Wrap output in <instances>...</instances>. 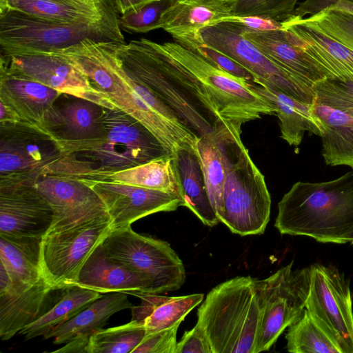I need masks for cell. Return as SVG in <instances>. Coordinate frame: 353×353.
I'll list each match as a JSON object with an SVG mask.
<instances>
[{
  "label": "cell",
  "mask_w": 353,
  "mask_h": 353,
  "mask_svg": "<svg viewBox=\"0 0 353 353\" xmlns=\"http://www.w3.org/2000/svg\"><path fill=\"white\" fill-rule=\"evenodd\" d=\"M0 261L12 279L34 284L43 279L39 260L1 236Z\"/></svg>",
  "instance_id": "37"
},
{
  "label": "cell",
  "mask_w": 353,
  "mask_h": 353,
  "mask_svg": "<svg viewBox=\"0 0 353 353\" xmlns=\"http://www.w3.org/2000/svg\"><path fill=\"white\" fill-rule=\"evenodd\" d=\"M172 157L183 206L191 210L204 225L215 226L220 221L212 205L197 153L183 150Z\"/></svg>",
  "instance_id": "25"
},
{
  "label": "cell",
  "mask_w": 353,
  "mask_h": 353,
  "mask_svg": "<svg viewBox=\"0 0 353 353\" xmlns=\"http://www.w3.org/2000/svg\"><path fill=\"white\" fill-rule=\"evenodd\" d=\"M203 297V294L163 296L143 321L146 334L180 325Z\"/></svg>",
  "instance_id": "36"
},
{
  "label": "cell",
  "mask_w": 353,
  "mask_h": 353,
  "mask_svg": "<svg viewBox=\"0 0 353 353\" xmlns=\"http://www.w3.org/2000/svg\"><path fill=\"white\" fill-rule=\"evenodd\" d=\"M69 23L101 25L121 32L119 21L80 0H8V8Z\"/></svg>",
  "instance_id": "27"
},
{
  "label": "cell",
  "mask_w": 353,
  "mask_h": 353,
  "mask_svg": "<svg viewBox=\"0 0 353 353\" xmlns=\"http://www.w3.org/2000/svg\"><path fill=\"white\" fill-rule=\"evenodd\" d=\"M145 335L144 325L134 320L122 325L101 329L90 337L87 353H132Z\"/></svg>",
  "instance_id": "35"
},
{
  "label": "cell",
  "mask_w": 353,
  "mask_h": 353,
  "mask_svg": "<svg viewBox=\"0 0 353 353\" xmlns=\"http://www.w3.org/2000/svg\"><path fill=\"white\" fill-rule=\"evenodd\" d=\"M281 24L288 39L314 61L328 79L353 81L352 50L294 17Z\"/></svg>",
  "instance_id": "22"
},
{
  "label": "cell",
  "mask_w": 353,
  "mask_h": 353,
  "mask_svg": "<svg viewBox=\"0 0 353 353\" xmlns=\"http://www.w3.org/2000/svg\"><path fill=\"white\" fill-rule=\"evenodd\" d=\"M110 46L123 65L198 137L227 122L203 85L161 43L142 38Z\"/></svg>",
  "instance_id": "2"
},
{
  "label": "cell",
  "mask_w": 353,
  "mask_h": 353,
  "mask_svg": "<svg viewBox=\"0 0 353 353\" xmlns=\"http://www.w3.org/2000/svg\"><path fill=\"white\" fill-rule=\"evenodd\" d=\"M232 125L233 123L225 122L215 131L200 137L196 145L208 194L219 219L222 212L226 176V140Z\"/></svg>",
  "instance_id": "31"
},
{
  "label": "cell",
  "mask_w": 353,
  "mask_h": 353,
  "mask_svg": "<svg viewBox=\"0 0 353 353\" xmlns=\"http://www.w3.org/2000/svg\"><path fill=\"white\" fill-rule=\"evenodd\" d=\"M256 90L275 106L279 120L281 137L290 145L297 147L305 132L321 136L323 126L313 110V105L303 103L283 92L254 83Z\"/></svg>",
  "instance_id": "29"
},
{
  "label": "cell",
  "mask_w": 353,
  "mask_h": 353,
  "mask_svg": "<svg viewBox=\"0 0 353 353\" xmlns=\"http://www.w3.org/2000/svg\"><path fill=\"white\" fill-rule=\"evenodd\" d=\"M118 109L148 129L170 154L196 152L199 139L147 85L131 73L110 42L85 39L58 52Z\"/></svg>",
  "instance_id": "1"
},
{
  "label": "cell",
  "mask_w": 353,
  "mask_h": 353,
  "mask_svg": "<svg viewBox=\"0 0 353 353\" xmlns=\"http://www.w3.org/2000/svg\"><path fill=\"white\" fill-rule=\"evenodd\" d=\"M101 244L109 257L148 278L152 293L176 290L185 283L184 265L166 241L128 225L112 229Z\"/></svg>",
  "instance_id": "10"
},
{
  "label": "cell",
  "mask_w": 353,
  "mask_h": 353,
  "mask_svg": "<svg viewBox=\"0 0 353 353\" xmlns=\"http://www.w3.org/2000/svg\"><path fill=\"white\" fill-rule=\"evenodd\" d=\"M85 39L125 43L121 32L101 25L52 21L9 8L0 12L1 56L56 53Z\"/></svg>",
  "instance_id": "6"
},
{
  "label": "cell",
  "mask_w": 353,
  "mask_h": 353,
  "mask_svg": "<svg viewBox=\"0 0 353 353\" xmlns=\"http://www.w3.org/2000/svg\"><path fill=\"white\" fill-rule=\"evenodd\" d=\"M52 291L43 279L34 284L12 279L1 265V339H10L35 321L44 311V305Z\"/></svg>",
  "instance_id": "20"
},
{
  "label": "cell",
  "mask_w": 353,
  "mask_h": 353,
  "mask_svg": "<svg viewBox=\"0 0 353 353\" xmlns=\"http://www.w3.org/2000/svg\"><path fill=\"white\" fill-rule=\"evenodd\" d=\"M345 1H349V2L352 3H353V0H345Z\"/></svg>",
  "instance_id": "50"
},
{
  "label": "cell",
  "mask_w": 353,
  "mask_h": 353,
  "mask_svg": "<svg viewBox=\"0 0 353 353\" xmlns=\"http://www.w3.org/2000/svg\"><path fill=\"white\" fill-rule=\"evenodd\" d=\"M134 305L122 292L108 293L97 299L68 321L53 329L43 336L54 339V343H66L72 339L88 343L90 337L103 329L108 319L114 314L131 309Z\"/></svg>",
  "instance_id": "26"
},
{
  "label": "cell",
  "mask_w": 353,
  "mask_h": 353,
  "mask_svg": "<svg viewBox=\"0 0 353 353\" xmlns=\"http://www.w3.org/2000/svg\"><path fill=\"white\" fill-rule=\"evenodd\" d=\"M292 17L303 19L325 8L337 9L353 14V3L345 0H305L298 4Z\"/></svg>",
  "instance_id": "45"
},
{
  "label": "cell",
  "mask_w": 353,
  "mask_h": 353,
  "mask_svg": "<svg viewBox=\"0 0 353 353\" xmlns=\"http://www.w3.org/2000/svg\"><path fill=\"white\" fill-rule=\"evenodd\" d=\"M232 15L259 16L283 22L290 19L298 0H230Z\"/></svg>",
  "instance_id": "40"
},
{
  "label": "cell",
  "mask_w": 353,
  "mask_h": 353,
  "mask_svg": "<svg viewBox=\"0 0 353 353\" xmlns=\"http://www.w3.org/2000/svg\"><path fill=\"white\" fill-rule=\"evenodd\" d=\"M117 10L121 14L136 10L155 0H114Z\"/></svg>",
  "instance_id": "48"
},
{
  "label": "cell",
  "mask_w": 353,
  "mask_h": 353,
  "mask_svg": "<svg viewBox=\"0 0 353 353\" xmlns=\"http://www.w3.org/2000/svg\"><path fill=\"white\" fill-rule=\"evenodd\" d=\"M79 180L88 184L101 198L112 229L131 225L150 214L174 211L183 205L181 198L175 194L106 180Z\"/></svg>",
  "instance_id": "18"
},
{
  "label": "cell",
  "mask_w": 353,
  "mask_h": 353,
  "mask_svg": "<svg viewBox=\"0 0 353 353\" xmlns=\"http://www.w3.org/2000/svg\"><path fill=\"white\" fill-rule=\"evenodd\" d=\"M173 0H155L136 10L121 14V30L129 32L145 33L161 28V17Z\"/></svg>",
  "instance_id": "41"
},
{
  "label": "cell",
  "mask_w": 353,
  "mask_h": 353,
  "mask_svg": "<svg viewBox=\"0 0 353 353\" xmlns=\"http://www.w3.org/2000/svg\"><path fill=\"white\" fill-rule=\"evenodd\" d=\"M286 349L291 353H344L338 341L307 309L288 327Z\"/></svg>",
  "instance_id": "34"
},
{
  "label": "cell",
  "mask_w": 353,
  "mask_h": 353,
  "mask_svg": "<svg viewBox=\"0 0 353 353\" xmlns=\"http://www.w3.org/2000/svg\"><path fill=\"white\" fill-rule=\"evenodd\" d=\"M112 230L110 216L47 233L42 239L39 267L52 290L75 285L84 263Z\"/></svg>",
  "instance_id": "12"
},
{
  "label": "cell",
  "mask_w": 353,
  "mask_h": 353,
  "mask_svg": "<svg viewBox=\"0 0 353 353\" xmlns=\"http://www.w3.org/2000/svg\"><path fill=\"white\" fill-rule=\"evenodd\" d=\"M0 65L76 98L110 108L114 106L88 77L60 53L0 57Z\"/></svg>",
  "instance_id": "16"
},
{
  "label": "cell",
  "mask_w": 353,
  "mask_h": 353,
  "mask_svg": "<svg viewBox=\"0 0 353 353\" xmlns=\"http://www.w3.org/2000/svg\"><path fill=\"white\" fill-rule=\"evenodd\" d=\"M106 180L178 194L179 188L172 154H166L133 168L98 174L78 179Z\"/></svg>",
  "instance_id": "32"
},
{
  "label": "cell",
  "mask_w": 353,
  "mask_h": 353,
  "mask_svg": "<svg viewBox=\"0 0 353 353\" xmlns=\"http://www.w3.org/2000/svg\"><path fill=\"white\" fill-rule=\"evenodd\" d=\"M201 40L247 69L254 83L283 92L303 103L316 102L314 88L292 75L268 57L244 37L241 26L223 21L198 31Z\"/></svg>",
  "instance_id": "11"
},
{
  "label": "cell",
  "mask_w": 353,
  "mask_h": 353,
  "mask_svg": "<svg viewBox=\"0 0 353 353\" xmlns=\"http://www.w3.org/2000/svg\"><path fill=\"white\" fill-rule=\"evenodd\" d=\"M161 45L203 85L225 121L241 127L263 115H276L274 105L256 90L254 83L225 72L176 41Z\"/></svg>",
  "instance_id": "8"
},
{
  "label": "cell",
  "mask_w": 353,
  "mask_h": 353,
  "mask_svg": "<svg viewBox=\"0 0 353 353\" xmlns=\"http://www.w3.org/2000/svg\"><path fill=\"white\" fill-rule=\"evenodd\" d=\"M314 88L316 104L325 105L353 117V81L326 79Z\"/></svg>",
  "instance_id": "42"
},
{
  "label": "cell",
  "mask_w": 353,
  "mask_h": 353,
  "mask_svg": "<svg viewBox=\"0 0 353 353\" xmlns=\"http://www.w3.org/2000/svg\"><path fill=\"white\" fill-rule=\"evenodd\" d=\"M105 133L90 151L78 159L80 176L112 173L169 154L157 139L138 121L116 107L103 108Z\"/></svg>",
  "instance_id": "7"
},
{
  "label": "cell",
  "mask_w": 353,
  "mask_h": 353,
  "mask_svg": "<svg viewBox=\"0 0 353 353\" xmlns=\"http://www.w3.org/2000/svg\"><path fill=\"white\" fill-rule=\"evenodd\" d=\"M293 261L271 276L256 280L263 317L255 353L268 351L302 315L310 291V268L293 270Z\"/></svg>",
  "instance_id": "13"
},
{
  "label": "cell",
  "mask_w": 353,
  "mask_h": 353,
  "mask_svg": "<svg viewBox=\"0 0 353 353\" xmlns=\"http://www.w3.org/2000/svg\"><path fill=\"white\" fill-rule=\"evenodd\" d=\"M241 27L244 37L268 57L308 85L314 87L317 83L328 79L314 61L288 39L283 29L256 31Z\"/></svg>",
  "instance_id": "24"
},
{
  "label": "cell",
  "mask_w": 353,
  "mask_h": 353,
  "mask_svg": "<svg viewBox=\"0 0 353 353\" xmlns=\"http://www.w3.org/2000/svg\"><path fill=\"white\" fill-rule=\"evenodd\" d=\"M310 268V291L305 308L338 341L344 353H353V309L348 281L332 265Z\"/></svg>",
  "instance_id": "15"
},
{
  "label": "cell",
  "mask_w": 353,
  "mask_h": 353,
  "mask_svg": "<svg viewBox=\"0 0 353 353\" xmlns=\"http://www.w3.org/2000/svg\"><path fill=\"white\" fill-rule=\"evenodd\" d=\"M256 279L238 276L213 288L197 310L213 353H255L263 317Z\"/></svg>",
  "instance_id": "4"
},
{
  "label": "cell",
  "mask_w": 353,
  "mask_h": 353,
  "mask_svg": "<svg viewBox=\"0 0 353 353\" xmlns=\"http://www.w3.org/2000/svg\"><path fill=\"white\" fill-rule=\"evenodd\" d=\"M52 210L35 185L0 188V236L39 260Z\"/></svg>",
  "instance_id": "14"
},
{
  "label": "cell",
  "mask_w": 353,
  "mask_h": 353,
  "mask_svg": "<svg viewBox=\"0 0 353 353\" xmlns=\"http://www.w3.org/2000/svg\"><path fill=\"white\" fill-rule=\"evenodd\" d=\"M299 19L353 52V14L337 9L325 8Z\"/></svg>",
  "instance_id": "38"
},
{
  "label": "cell",
  "mask_w": 353,
  "mask_h": 353,
  "mask_svg": "<svg viewBox=\"0 0 353 353\" xmlns=\"http://www.w3.org/2000/svg\"><path fill=\"white\" fill-rule=\"evenodd\" d=\"M187 352L213 353L204 330L197 323L192 329L185 331L177 342L174 353Z\"/></svg>",
  "instance_id": "44"
},
{
  "label": "cell",
  "mask_w": 353,
  "mask_h": 353,
  "mask_svg": "<svg viewBox=\"0 0 353 353\" xmlns=\"http://www.w3.org/2000/svg\"><path fill=\"white\" fill-rule=\"evenodd\" d=\"M61 94L56 90L0 65V103L21 121L50 132L57 114L55 102Z\"/></svg>",
  "instance_id": "19"
},
{
  "label": "cell",
  "mask_w": 353,
  "mask_h": 353,
  "mask_svg": "<svg viewBox=\"0 0 353 353\" xmlns=\"http://www.w3.org/2000/svg\"><path fill=\"white\" fill-rule=\"evenodd\" d=\"M313 110L323 126L320 137L325 163L353 169V117L322 104H314Z\"/></svg>",
  "instance_id": "30"
},
{
  "label": "cell",
  "mask_w": 353,
  "mask_h": 353,
  "mask_svg": "<svg viewBox=\"0 0 353 353\" xmlns=\"http://www.w3.org/2000/svg\"><path fill=\"white\" fill-rule=\"evenodd\" d=\"M173 38L176 42L201 56L225 72L254 83V77L247 69L221 52L205 43L198 32L175 36Z\"/></svg>",
  "instance_id": "39"
},
{
  "label": "cell",
  "mask_w": 353,
  "mask_h": 353,
  "mask_svg": "<svg viewBox=\"0 0 353 353\" xmlns=\"http://www.w3.org/2000/svg\"><path fill=\"white\" fill-rule=\"evenodd\" d=\"M232 125L226 140V176L220 222L241 236L263 234L270 221L271 197L265 177Z\"/></svg>",
  "instance_id": "5"
},
{
  "label": "cell",
  "mask_w": 353,
  "mask_h": 353,
  "mask_svg": "<svg viewBox=\"0 0 353 353\" xmlns=\"http://www.w3.org/2000/svg\"><path fill=\"white\" fill-rule=\"evenodd\" d=\"M52 208V225L48 233L61 232L100 217L109 216L98 194L76 178L46 175L35 183Z\"/></svg>",
  "instance_id": "17"
},
{
  "label": "cell",
  "mask_w": 353,
  "mask_h": 353,
  "mask_svg": "<svg viewBox=\"0 0 353 353\" xmlns=\"http://www.w3.org/2000/svg\"><path fill=\"white\" fill-rule=\"evenodd\" d=\"M68 154L51 132L21 121L0 122V188L35 185Z\"/></svg>",
  "instance_id": "9"
},
{
  "label": "cell",
  "mask_w": 353,
  "mask_h": 353,
  "mask_svg": "<svg viewBox=\"0 0 353 353\" xmlns=\"http://www.w3.org/2000/svg\"><path fill=\"white\" fill-rule=\"evenodd\" d=\"M231 15L230 0H173L161 17V28L174 37L198 32Z\"/></svg>",
  "instance_id": "28"
},
{
  "label": "cell",
  "mask_w": 353,
  "mask_h": 353,
  "mask_svg": "<svg viewBox=\"0 0 353 353\" xmlns=\"http://www.w3.org/2000/svg\"><path fill=\"white\" fill-rule=\"evenodd\" d=\"M57 114L50 132L62 143L65 152L79 156L92 149L105 133L103 107L77 100L57 105Z\"/></svg>",
  "instance_id": "21"
},
{
  "label": "cell",
  "mask_w": 353,
  "mask_h": 353,
  "mask_svg": "<svg viewBox=\"0 0 353 353\" xmlns=\"http://www.w3.org/2000/svg\"><path fill=\"white\" fill-rule=\"evenodd\" d=\"M237 23L244 28L256 31H270L283 29L281 22L259 16L231 15L220 20Z\"/></svg>",
  "instance_id": "46"
},
{
  "label": "cell",
  "mask_w": 353,
  "mask_h": 353,
  "mask_svg": "<svg viewBox=\"0 0 353 353\" xmlns=\"http://www.w3.org/2000/svg\"><path fill=\"white\" fill-rule=\"evenodd\" d=\"M102 10L113 19L119 21V12L114 0H80Z\"/></svg>",
  "instance_id": "47"
},
{
  "label": "cell",
  "mask_w": 353,
  "mask_h": 353,
  "mask_svg": "<svg viewBox=\"0 0 353 353\" xmlns=\"http://www.w3.org/2000/svg\"><path fill=\"white\" fill-rule=\"evenodd\" d=\"M281 234L353 245V171L332 180L292 185L278 203Z\"/></svg>",
  "instance_id": "3"
},
{
  "label": "cell",
  "mask_w": 353,
  "mask_h": 353,
  "mask_svg": "<svg viewBox=\"0 0 353 353\" xmlns=\"http://www.w3.org/2000/svg\"><path fill=\"white\" fill-rule=\"evenodd\" d=\"M75 285L101 294L122 292L134 295L138 292L152 290L148 278L109 257L101 243L84 263Z\"/></svg>",
  "instance_id": "23"
},
{
  "label": "cell",
  "mask_w": 353,
  "mask_h": 353,
  "mask_svg": "<svg viewBox=\"0 0 353 353\" xmlns=\"http://www.w3.org/2000/svg\"><path fill=\"white\" fill-rule=\"evenodd\" d=\"M179 325L147 334L132 353H174Z\"/></svg>",
  "instance_id": "43"
},
{
  "label": "cell",
  "mask_w": 353,
  "mask_h": 353,
  "mask_svg": "<svg viewBox=\"0 0 353 353\" xmlns=\"http://www.w3.org/2000/svg\"><path fill=\"white\" fill-rule=\"evenodd\" d=\"M61 297L19 334L26 340L43 336L64 323L102 296L101 293L78 285L62 289Z\"/></svg>",
  "instance_id": "33"
},
{
  "label": "cell",
  "mask_w": 353,
  "mask_h": 353,
  "mask_svg": "<svg viewBox=\"0 0 353 353\" xmlns=\"http://www.w3.org/2000/svg\"><path fill=\"white\" fill-rule=\"evenodd\" d=\"M8 8V0H0V12Z\"/></svg>",
  "instance_id": "49"
}]
</instances>
